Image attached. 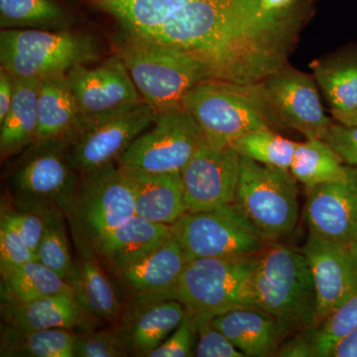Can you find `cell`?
<instances>
[{
	"instance_id": "6da1fadb",
	"label": "cell",
	"mask_w": 357,
	"mask_h": 357,
	"mask_svg": "<svg viewBox=\"0 0 357 357\" xmlns=\"http://www.w3.org/2000/svg\"><path fill=\"white\" fill-rule=\"evenodd\" d=\"M258 2L192 0L157 29L137 36L194 54L210 67L213 79L255 83L271 65L269 47L256 25Z\"/></svg>"
},
{
	"instance_id": "7a4b0ae2",
	"label": "cell",
	"mask_w": 357,
	"mask_h": 357,
	"mask_svg": "<svg viewBox=\"0 0 357 357\" xmlns=\"http://www.w3.org/2000/svg\"><path fill=\"white\" fill-rule=\"evenodd\" d=\"M116 48L143 102L157 114L183 107L190 89L213 79L203 60L182 49L126 32Z\"/></svg>"
},
{
	"instance_id": "3957f363",
	"label": "cell",
	"mask_w": 357,
	"mask_h": 357,
	"mask_svg": "<svg viewBox=\"0 0 357 357\" xmlns=\"http://www.w3.org/2000/svg\"><path fill=\"white\" fill-rule=\"evenodd\" d=\"M253 285L257 306L278 321L286 337L317 326L316 287L302 250L268 243L258 255Z\"/></svg>"
},
{
	"instance_id": "277c9868",
	"label": "cell",
	"mask_w": 357,
	"mask_h": 357,
	"mask_svg": "<svg viewBox=\"0 0 357 357\" xmlns=\"http://www.w3.org/2000/svg\"><path fill=\"white\" fill-rule=\"evenodd\" d=\"M230 84L271 129L297 131L306 139H324L332 124L314 77L289 63L255 83Z\"/></svg>"
},
{
	"instance_id": "5b68a950",
	"label": "cell",
	"mask_w": 357,
	"mask_h": 357,
	"mask_svg": "<svg viewBox=\"0 0 357 357\" xmlns=\"http://www.w3.org/2000/svg\"><path fill=\"white\" fill-rule=\"evenodd\" d=\"M258 255L189 260L175 297L183 303L191 321H211L236 307H258L253 285Z\"/></svg>"
},
{
	"instance_id": "8992f818",
	"label": "cell",
	"mask_w": 357,
	"mask_h": 357,
	"mask_svg": "<svg viewBox=\"0 0 357 357\" xmlns=\"http://www.w3.org/2000/svg\"><path fill=\"white\" fill-rule=\"evenodd\" d=\"M70 145V138H55L37 140L26 148L10 175L17 208L38 213L58 208L67 215L82 177Z\"/></svg>"
},
{
	"instance_id": "52a82bcc",
	"label": "cell",
	"mask_w": 357,
	"mask_h": 357,
	"mask_svg": "<svg viewBox=\"0 0 357 357\" xmlns=\"http://www.w3.org/2000/svg\"><path fill=\"white\" fill-rule=\"evenodd\" d=\"M100 56L98 42L83 33L40 29H1L0 68L16 77H46L68 74Z\"/></svg>"
},
{
	"instance_id": "ba28073f",
	"label": "cell",
	"mask_w": 357,
	"mask_h": 357,
	"mask_svg": "<svg viewBox=\"0 0 357 357\" xmlns=\"http://www.w3.org/2000/svg\"><path fill=\"white\" fill-rule=\"evenodd\" d=\"M136 215L132 190L121 167L107 164L82 175L66 218L79 253Z\"/></svg>"
},
{
	"instance_id": "9c48e42d",
	"label": "cell",
	"mask_w": 357,
	"mask_h": 357,
	"mask_svg": "<svg viewBox=\"0 0 357 357\" xmlns=\"http://www.w3.org/2000/svg\"><path fill=\"white\" fill-rule=\"evenodd\" d=\"M236 203L267 243H278L297 225V180L288 169L241 157Z\"/></svg>"
},
{
	"instance_id": "30bf717a",
	"label": "cell",
	"mask_w": 357,
	"mask_h": 357,
	"mask_svg": "<svg viewBox=\"0 0 357 357\" xmlns=\"http://www.w3.org/2000/svg\"><path fill=\"white\" fill-rule=\"evenodd\" d=\"M171 234L188 261L259 255L269 243L236 202L211 210L185 211L171 225Z\"/></svg>"
},
{
	"instance_id": "8fae6325",
	"label": "cell",
	"mask_w": 357,
	"mask_h": 357,
	"mask_svg": "<svg viewBox=\"0 0 357 357\" xmlns=\"http://www.w3.org/2000/svg\"><path fill=\"white\" fill-rule=\"evenodd\" d=\"M204 143L192 115L178 107L158 114L154 123L133 141L116 163L149 172L182 173Z\"/></svg>"
},
{
	"instance_id": "7c38bea8",
	"label": "cell",
	"mask_w": 357,
	"mask_h": 357,
	"mask_svg": "<svg viewBox=\"0 0 357 357\" xmlns=\"http://www.w3.org/2000/svg\"><path fill=\"white\" fill-rule=\"evenodd\" d=\"M183 107L198 124L213 149L231 146L244 134L270 128L261 115L229 82L210 79L190 89Z\"/></svg>"
},
{
	"instance_id": "4fadbf2b",
	"label": "cell",
	"mask_w": 357,
	"mask_h": 357,
	"mask_svg": "<svg viewBox=\"0 0 357 357\" xmlns=\"http://www.w3.org/2000/svg\"><path fill=\"white\" fill-rule=\"evenodd\" d=\"M156 110L140 102L119 114L83 126L70 145L73 162L81 175L115 163L156 119Z\"/></svg>"
},
{
	"instance_id": "5bb4252c",
	"label": "cell",
	"mask_w": 357,
	"mask_h": 357,
	"mask_svg": "<svg viewBox=\"0 0 357 357\" xmlns=\"http://www.w3.org/2000/svg\"><path fill=\"white\" fill-rule=\"evenodd\" d=\"M67 76L79 109L81 128L143 102L119 54L96 67L77 65Z\"/></svg>"
},
{
	"instance_id": "9a60e30c",
	"label": "cell",
	"mask_w": 357,
	"mask_h": 357,
	"mask_svg": "<svg viewBox=\"0 0 357 357\" xmlns=\"http://www.w3.org/2000/svg\"><path fill=\"white\" fill-rule=\"evenodd\" d=\"M241 163V155L231 146L213 149L204 143L181 173L187 211L234 203Z\"/></svg>"
},
{
	"instance_id": "2e32d148",
	"label": "cell",
	"mask_w": 357,
	"mask_h": 357,
	"mask_svg": "<svg viewBox=\"0 0 357 357\" xmlns=\"http://www.w3.org/2000/svg\"><path fill=\"white\" fill-rule=\"evenodd\" d=\"M316 287L317 326L357 294V270L349 245L310 232L302 248Z\"/></svg>"
},
{
	"instance_id": "e0dca14e",
	"label": "cell",
	"mask_w": 357,
	"mask_h": 357,
	"mask_svg": "<svg viewBox=\"0 0 357 357\" xmlns=\"http://www.w3.org/2000/svg\"><path fill=\"white\" fill-rule=\"evenodd\" d=\"M310 232L349 245L357 236V169L347 177L307 189Z\"/></svg>"
},
{
	"instance_id": "ac0fdd59",
	"label": "cell",
	"mask_w": 357,
	"mask_h": 357,
	"mask_svg": "<svg viewBox=\"0 0 357 357\" xmlns=\"http://www.w3.org/2000/svg\"><path fill=\"white\" fill-rule=\"evenodd\" d=\"M188 259L172 236L130 264L110 271L126 301L139 298H172Z\"/></svg>"
},
{
	"instance_id": "d6986e66",
	"label": "cell",
	"mask_w": 357,
	"mask_h": 357,
	"mask_svg": "<svg viewBox=\"0 0 357 357\" xmlns=\"http://www.w3.org/2000/svg\"><path fill=\"white\" fill-rule=\"evenodd\" d=\"M126 302L115 328L130 356L149 357L187 314L183 303L172 298H139Z\"/></svg>"
},
{
	"instance_id": "ffe728a7",
	"label": "cell",
	"mask_w": 357,
	"mask_h": 357,
	"mask_svg": "<svg viewBox=\"0 0 357 357\" xmlns=\"http://www.w3.org/2000/svg\"><path fill=\"white\" fill-rule=\"evenodd\" d=\"M2 323L23 330H93L96 317L72 294L58 293L25 303H1Z\"/></svg>"
},
{
	"instance_id": "44dd1931",
	"label": "cell",
	"mask_w": 357,
	"mask_h": 357,
	"mask_svg": "<svg viewBox=\"0 0 357 357\" xmlns=\"http://www.w3.org/2000/svg\"><path fill=\"white\" fill-rule=\"evenodd\" d=\"M119 166L132 190L136 215L150 222L172 225L187 211L181 173L149 172Z\"/></svg>"
},
{
	"instance_id": "7402d4cb",
	"label": "cell",
	"mask_w": 357,
	"mask_h": 357,
	"mask_svg": "<svg viewBox=\"0 0 357 357\" xmlns=\"http://www.w3.org/2000/svg\"><path fill=\"white\" fill-rule=\"evenodd\" d=\"M211 323L245 357L275 356L287 338L278 321L259 307L229 310Z\"/></svg>"
},
{
	"instance_id": "603a6c76",
	"label": "cell",
	"mask_w": 357,
	"mask_h": 357,
	"mask_svg": "<svg viewBox=\"0 0 357 357\" xmlns=\"http://www.w3.org/2000/svg\"><path fill=\"white\" fill-rule=\"evenodd\" d=\"M170 236L171 225L135 215L100 237L89 253L110 272L148 255Z\"/></svg>"
},
{
	"instance_id": "cb8c5ba5",
	"label": "cell",
	"mask_w": 357,
	"mask_h": 357,
	"mask_svg": "<svg viewBox=\"0 0 357 357\" xmlns=\"http://www.w3.org/2000/svg\"><path fill=\"white\" fill-rule=\"evenodd\" d=\"M100 263L91 253H79L66 281L86 312L116 326L124 309L123 296Z\"/></svg>"
},
{
	"instance_id": "d4e9b609",
	"label": "cell",
	"mask_w": 357,
	"mask_h": 357,
	"mask_svg": "<svg viewBox=\"0 0 357 357\" xmlns=\"http://www.w3.org/2000/svg\"><path fill=\"white\" fill-rule=\"evenodd\" d=\"M333 117L357 109V46H347L310 64Z\"/></svg>"
},
{
	"instance_id": "484cf974",
	"label": "cell",
	"mask_w": 357,
	"mask_h": 357,
	"mask_svg": "<svg viewBox=\"0 0 357 357\" xmlns=\"http://www.w3.org/2000/svg\"><path fill=\"white\" fill-rule=\"evenodd\" d=\"M41 79L17 77L8 114L0 124V155L6 160L22 153L38 135V96Z\"/></svg>"
},
{
	"instance_id": "4316f807",
	"label": "cell",
	"mask_w": 357,
	"mask_h": 357,
	"mask_svg": "<svg viewBox=\"0 0 357 357\" xmlns=\"http://www.w3.org/2000/svg\"><path fill=\"white\" fill-rule=\"evenodd\" d=\"M79 128L81 117L67 74L41 79L37 140L73 139Z\"/></svg>"
},
{
	"instance_id": "83f0119b",
	"label": "cell",
	"mask_w": 357,
	"mask_h": 357,
	"mask_svg": "<svg viewBox=\"0 0 357 357\" xmlns=\"http://www.w3.org/2000/svg\"><path fill=\"white\" fill-rule=\"evenodd\" d=\"M1 303H25L58 293L72 294L60 275L39 260L20 265L0 263Z\"/></svg>"
},
{
	"instance_id": "f1b7e54d",
	"label": "cell",
	"mask_w": 357,
	"mask_h": 357,
	"mask_svg": "<svg viewBox=\"0 0 357 357\" xmlns=\"http://www.w3.org/2000/svg\"><path fill=\"white\" fill-rule=\"evenodd\" d=\"M76 333L65 328L23 330L1 324V357H75Z\"/></svg>"
},
{
	"instance_id": "f546056e",
	"label": "cell",
	"mask_w": 357,
	"mask_h": 357,
	"mask_svg": "<svg viewBox=\"0 0 357 357\" xmlns=\"http://www.w3.org/2000/svg\"><path fill=\"white\" fill-rule=\"evenodd\" d=\"M192 0H91L119 21L123 32L141 35L157 29Z\"/></svg>"
},
{
	"instance_id": "4dcf8cb0",
	"label": "cell",
	"mask_w": 357,
	"mask_h": 357,
	"mask_svg": "<svg viewBox=\"0 0 357 357\" xmlns=\"http://www.w3.org/2000/svg\"><path fill=\"white\" fill-rule=\"evenodd\" d=\"M290 172L297 182L306 187L333 182L347 177L349 167L324 139L298 142Z\"/></svg>"
},
{
	"instance_id": "1f68e13d",
	"label": "cell",
	"mask_w": 357,
	"mask_h": 357,
	"mask_svg": "<svg viewBox=\"0 0 357 357\" xmlns=\"http://www.w3.org/2000/svg\"><path fill=\"white\" fill-rule=\"evenodd\" d=\"M70 17L56 0H0L1 29L69 30Z\"/></svg>"
},
{
	"instance_id": "d6a6232c",
	"label": "cell",
	"mask_w": 357,
	"mask_h": 357,
	"mask_svg": "<svg viewBox=\"0 0 357 357\" xmlns=\"http://www.w3.org/2000/svg\"><path fill=\"white\" fill-rule=\"evenodd\" d=\"M314 0H259L255 20L272 38L295 46Z\"/></svg>"
},
{
	"instance_id": "836d02e7",
	"label": "cell",
	"mask_w": 357,
	"mask_h": 357,
	"mask_svg": "<svg viewBox=\"0 0 357 357\" xmlns=\"http://www.w3.org/2000/svg\"><path fill=\"white\" fill-rule=\"evenodd\" d=\"M297 145L298 142L283 137L271 128H265L244 134L231 147L241 157L290 170Z\"/></svg>"
},
{
	"instance_id": "e575fe53",
	"label": "cell",
	"mask_w": 357,
	"mask_h": 357,
	"mask_svg": "<svg viewBox=\"0 0 357 357\" xmlns=\"http://www.w3.org/2000/svg\"><path fill=\"white\" fill-rule=\"evenodd\" d=\"M43 213L45 230L37 252V259L67 280L74 268L75 259L68 241L65 213L58 208H49Z\"/></svg>"
},
{
	"instance_id": "d590c367",
	"label": "cell",
	"mask_w": 357,
	"mask_h": 357,
	"mask_svg": "<svg viewBox=\"0 0 357 357\" xmlns=\"http://www.w3.org/2000/svg\"><path fill=\"white\" fill-rule=\"evenodd\" d=\"M357 328V294L311 330L314 357H331L340 340Z\"/></svg>"
},
{
	"instance_id": "8d00e7d4",
	"label": "cell",
	"mask_w": 357,
	"mask_h": 357,
	"mask_svg": "<svg viewBox=\"0 0 357 357\" xmlns=\"http://www.w3.org/2000/svg\"><path fill=\"white\" fill-rule=\"evenodd\" d=\"M130 356L124 340L116 328L114 330H89L76 333L75 357H126Z\"/></svg>"
},
{
	"instance_id": "74e56055",
	"label": "cell",
	"mask_w": 357,
	"mask_h": 357,
	"mask_svg": "<svg viewBox=\"0 0 357 357\" xmlns=\"http://www.w3.org/2000/svg\"><path fill=\"white\" fill-rule=\"evenodd\" d=\"M191 321L196 332L194 356L245 357L229 338L211 325L210 319Z\"/></svg>"
},
{
	"instance_id": "f35d334b",
	"label": "cell",
	"mask_w": 357,
	"mask_h": 357,
	"mask_svg": "<svg viewBox=\"0 0 357 357\" xmlns=\"http://www.w3.org/2000/svg\"><path fill=\"white\" fill-rule=\"evenodd\" d=\"M1 222L13 227L37 255L45 230L44 213L20 210L1 211Z\"/></svg>"
},
{
	"instance_id": "ab89813d",
	"label": "cell",
	"mask_w": 357,
	"mask_h": 357,
	"mask_svg": "<svg viewBox=\"0 0 357 357\" xmlns=\"http://www.w3.org/2000/svg\"><path fill=\"white\" fill-rule=\"evenodd\" d=\"M196 332L189 316L185 314L180 326L150 354L149 357L194 356Z\"/></svg>"
},
{
	"instance_id": "60d3db41",
	"label": "cell",
	"mask_w": 357,
	"mask_h": 357,
	"mask_svg": "<svg viewBox=\"0 0 357 357\" xmlns=\"http://www.w3.org/2000/svg\"><path fill=\"white\" fill-rule=\"evenodd\" d=\"M324 140L332 146L344 164L357 169V126L333 121Z\"/></svg>"
},
{
	"instance_id": "b9f144b4",
	"label": "cell",
	"mask_w": 357,
	"mask_h": 357,
	"mask_svg": "<svg viewBox=\"0 0 357 357\" xmlns=\"http://www.w3.org/2000/svg\"><path fill=\"white\" fill-rule=\"evenodd\" d=\"M37 255L15 229L0 220V263L20 265L34 261Z\"/></svg>"
},
{
	"instance_id": "7bdbcfd3",
	"label": "cell",
	"mask_w": 357,
	"mask_h": 357,
	"mask_svg": "<svg viewBox=\"0 0 357 357\" xmlns=\"http://www.w3.org/2000/svg\"><path fill=\"white\" fill-rule=\"evenodd\" d=\"M310 330L292 335V338H289L287 342L284 340L275 356L314 357Z\"/></svg>"
},
{
	"instance_id": "ee69618b",
	"label": "cell",
	"mask_w": 357,
	"mask_h": 357,
	"mask_svg": "<svg viewBox=\"0 0 357 357\" xmlns=\"http://www.w3.org/2000/svg\"><path fill=\"white\" fill-rule=\"evenodd\" d=\"M16 79L17 77L11 73L0 68V124L4 121L10 109L15 93Z\"/></svg>"
},
{
	"instance_id": "f6af8a7d",
	"label": "cell",
	"mask_w": 357,
	"mask_h": 357,
	"mask_svg": "<svg viewBox=\"0 0 357 357\" xmlns=\"http://www.w3.org/2000/svg\"><path fill=\"white\" fill-rule=\"evenodd\" d=\"M331 357H357V328L338 342Z\"/></svg>"
},
{
	"instance_id": "bcb514c9",
	"label": "cell",
	"mask_w": 357,
	"mask_h": 357,
	"mask_svg": "<svg viewBox=\"0 0 357 357\" xmlns=\"http://www.w3.org/2000/svg\"><path fill=\"white\" fill-rule=\"evenodd\" d=\"M333 119L335 121L340 122V123L345 124V126H357V109L347 114L338 115V116L333 117Z\"/></svg>"
},
{
	"instance_id": "7dc6e473",
	"label": "cell",
	"mask_w": 357,
	"mask_h": 357,
	"mask_svg": "<svg viewBox=\"0 0 357 357\" xmlns=\"http://www.w3.org/2000/svg\"><path fill=\"white\" fill-rule=\"evenodd\" d=\"M349 248L351 250L352 259H354L357 270V236L349 244Z\"/></svg>"
}]
</instances>
